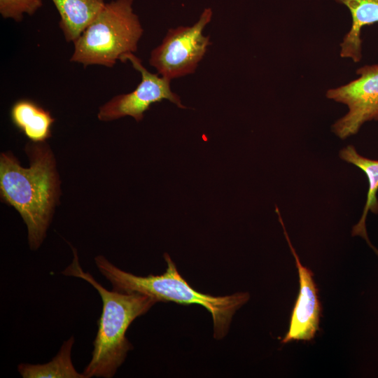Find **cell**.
Returning a JSON list of instances; mask_svg holds the SVG:
<instances>
[{
  "instance_id": "cell-2",
  "label": "cell",
  "mask_w": 378,
  "mask_h": 378,
  "mask_svg": "<svg viewBox=\"0 0 378 378\" xmlns=\"http://www.w3.org/2000/svg\"><path fill=\"white\" fill-rule=\"evenodd\" d=\"M71 248L73 260L61 273L86 281L97 290L102 300V311L97 321L98 330L93 342L92 358L83 374L86 378H111L125 361L128 351L133 348L126 337L129 326L158 301L139 293L107 290L90 272L83 270L76 249Z\"/></svg>"
},
{
  "instance_id": "cell-10",
  "label": "cell",
  "mask_w": 378,
  "mask_h": 378,
  "mask_svg": "<svg viewBox=\"0 0 378 378\" xmlns=\"http://www.w3.org/2000/svg\"><path fill=\"white\" fill-rule=\"evenodd\" d=\"M59 16V26L67 42H74L102 10L104 0H52Z\"/></svg>"
},
{
  "instance_id": "cell-11",
  "label": "cell",
  "mask_w": 378,
  "mask_h": 378,
  "mask_svg": "<svg viewBox=\"0 0 378 378\" xmlns=\"http://www.w3.org/2000/svg\"><path fill=\"white\" fill-rule=\"evenodd\" d=\"M10 115L13 125L32 142H44L50 137L55 118L34 101L29 99L16 101Z\"/></svg>"
},
{
  "instance_id": "cell-12",
  "label": "cell",
  "mask_w": 378,
  "mask_h": 378,
  "mask_svg": "<svg viewBox=\"0 0 378 378\" xmlns=\"http://www.w3.org/2000/svg\"><path fill=\"white\" fill-rule=\"evenodd\" d=\"M340 158L361 169L368 181V190L363 214L356 225L353 227L352 236L362 237L370 247L378 255V250L371 244L366 231L365 221L369 211L378 214V160H372L360 155L352 145H349L340 151Z\"/></svg>"
},
{
  "instance_id": "cell-3",
  "label": "cell",
  "mask_w": 378,
  "mask_h": 378,
  "mask_svg": "<svg viewBox=\"0 0 378 378\" xmlns=\"http://www.w3.org/2000/svg\"><path fill=\"white\" fill-rule=\"evenodd\" d=\"M166 271L160 275L136 276L122 270L104 256L98 255L94 262L100 273L111 283L113 290L122 293H139L155 299L158 302H174L183 304H197L211 314L214 322V336L220 340L228 332L235 312L249 299L248 293H236L226 296H211L202 293L178 273L167 253L164 254Z\"/></svg>"
},
{
  "instance_id": "cell-13",
  "label": "cell",
  "mask_w": 378,
  "mask_h": 378,
  "mask_svg": "<svg viewBox=\"0 0 378 378\" xmlns=\"http://www.w3.org/2000/svg\"><path fill=\"white\" fill-rule=\"evenodd\" d=\"M74 337L64 342L52 359L44 364L20 363L18 370L23 378H86L74 368L71 360V349Z\"/></svg>"
},
{
  "instance_id": "cell-9",
  "label": "cell",
  "mask_w": 378,
  "mask_h": 378,
  "mask_svg": "<svg viewBox=\"0 0 378 378\" xmlns=\"http://www.w3.org/2000/svg\"><path fill=\"white\" fill-rule=\"evenodd\" d=\"M349 10L352 24L340 43V55L358 62L362 58L361 30L378 22V0H335Z\"/></svg>"
},
{
  "instance_id": "cell-1",
  "label": "cell",
  "mask_w": 378,
  "mask_h": 378,
  "mask_svg": "<svg viewBox=\"0 0 378 378\" xmlns=\"http://www.w3.org/2000/svg\"><path fill=\"white\" fill-rule=\"evenodd\" d=\"M30 165L22 167L10 153L0 156V192L4 202L21 215L30 248L42 244L59 196V181L53 154L43 142L28 144Z\"/></svg>"
},
{
  "instance_id": "cell-4",
  "label": "cell",
  "mask_w": 378,
  "mask_h": 378,
  "mask_svg": "<svg viewBox=\"0 0 378 378\" xmlns=\"http://www.w3.org/2000/svg\"><path fill=\"white\" fill-rule=\"evenodd\" d=\"M133 0H115L105 6L74 42L70 58L84 66H113L126 54L137 50L144 29L132 8Z\"/></svg>"
},
{
  "instance_id": "cell-8",
  "label": "cell",
  "mask_w": 378,
  "mask_h": 378,
  "mask_svg": "<svg viewBox=\"0 0 378 378\" xmlns=\"http://www.w3.org/2000/svg\"><path fill=\"white\" fill-rule=\"evenodd\" d=\"M276 212L290 251L295 260L300 284L299 293L293 309L289 329L281 342L288 343L294 340L309 341L314 337L319 328L321 305L318 299V288L313 278V272L301 263L291 244L277 207H276Z\"/></svg>"
},
{
  "instance_id": "cell-5",
  "label": "cell",
  "mask_w": 378,
  "mask_h": 378,
  "mask_svg": "<svg viewBox=\"0 0 378 378\" xmlns=\"http://www.w3.org/2000/svg\"><path fill=\"white\" fill-rule=\"evenodd\" d=\"M213 16L211 8H204L192 26L170 29L162 43L150 52L149 64L158 74L172 80L193 74L211 45L202 34Z\"/></svg>"
},
{
  "instance_id": "cell-6",
  "label": "cell",
  "mask_w": 378,
  "mask_h": 378,
  "mask_svg": "<svg viewBox=\"0 0 378 378\" xmlns=\"http://www.w3.org/2000/svg\"><path fill=\"white\" fill-rule=\"evenodd\" d=\"M356 74L358 78L330 88L326 94L348 107V112L332 126L342 139L356 134L366 122L378 120V64L363 66Z\"/></svg>"
},
{
  "instance_id": "cell-7",
  "label": "cell",
  "mask_w": 378,
  "mask_h": 378,
  "mask_svg": "<svg viewBox=\"0 0 378 378\" xmlns=\"http://www.w3.org/2000/svg\"><path fill=\"white\" fill-rule=\"evenodd\" d=\"M130 61L132 66L141 74V80L136 88L127 94H121L113 97L100 108L97 118L101 121H111L125 116H131L136 122H140L144 113L150 109L153 104L169 100L178 108H186L181 103L178 95L171 90L168 78L158 74L148 71L141 59L134 53L123 55L120 59Z\"/></svg>"
},
{
  "instance_id": "cell-14",
  "label": "cell",
  "mask_w": 378,
  "mask_h": 378,
  "mask_svg": "<svg viewBox=\"0 0 378 378\" xmlns=\"http://www.w3.org/2000/svg\"><path fill=\"white\" fill-rule=\"evenodd\" d=\"M42 6V0H0V13L4 18L20 22L24 13L32 15Z\"/></svg>"
}]
</instances>
